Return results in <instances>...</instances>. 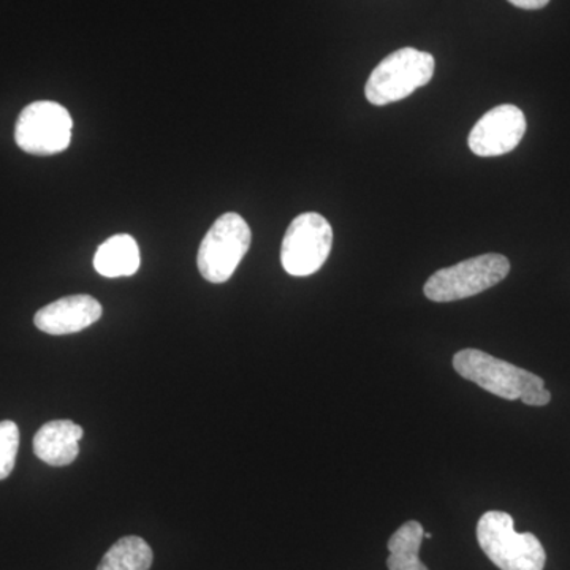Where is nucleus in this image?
<instances>
[{
  "instance_id": "obj_1",
  "label": "nucleus",
  "mask_w": 570,
  "mask_h": 570,
  "mask_svg": "<svg viewBox=\"0 0 570 570\" xmlns=\"http://www.w3.org/2000/svg\"><path fill=\"white\" fill-rule=\"evenodd\" d=\"M453 367L461 377L504 400H521L527 406H547L551 401L542 377L478 348L455 354Z\"/></svg>"
},
{
  "instance_id": "obj_2",
  "label": "nucleus",
  "mask_w": 570,
  "mask_h": 570,
  "mask_svg": "<svg viewBox=\"0 0 570 570\" xmlns=\"http://www.w3.org/2000/svg\"><path fill=\"white\" fill-rule=\"evenodd\" d=\"M480 549L501 570H543L547 553L531 532L515 531L508 512L490 510L478 524Z\"/></svg>"
},
{
  "instance_id": "obj_3",
  "label": "nucleus",
  "mask_w": 570,
  "mask_h": 570,
  "mask_svg": "<svg viewBox=\"0 0 570 570\" xmlns=\"http://www.w3.org/2000/svg\"><path fill=\"white\" fill-rule=\"evenodd\" d=\"M434 58L415 48H401L381 61L367 78L366 99L377 107L400 102L433 80Z\"/></svg>"
},
{
  "instance_id": "obj_4",
  "label": "nucleus",
  "mask_w": 570,
  "mask_h": 570,
  "mask_svg": "<svg viewBox=\"0 0 570 570\" xmlns=\"http://www.w3.org/2000/svg\"><path fill=\"white\" fill-rule=\"evenodd\" d=\"M510 262L501 254H485L439 269L426 281L423 292L434 303L459 302L489 291L504 281Z\"/></svg>"
},
{
  "instance_id": "obj_5",
  "label": "nucleus",
  "mask_w": 570,
  "mask_h": 570,
  "mask_svg": "<svg viewBox=\"0 0 570 570\" xmlns=\"http://www.w3.org/2000/svg\"><path fill=\"white\" fill-rule=\"evenodd\" d=\"M253 234L239 214L225 213L209 228L198 249V272L214 284L227 283L249 250Z\"/></svg>"
},
{
  "instance_id": "obj_6",
  "label": "nucleus",
  "mask_w": 570,
  "mask_h": 570,
  "mask_svg": "<svg viewBox=\"0 0 570 570\" xmlns=\"http://www.w3.org/2000/svg\"><path fill=\"white\" fill-rule=\"evenodd\" d=\"M332 246L333 228L328 220L318 213H303L285 232L281 262L291 276H311L324 266Z\"/></svg>"
},
{
  "instance_id": "obj_7",
  "label": "nucleus",
  "mask_w": 570,
  "mask_h": 570,
  "mask_svg": "<svg viewBox=\"0 0 570 570\" xmlns=\"http://www.w3.org/2000/svg\"><path fill=\"white\" fill-rule=\"evenodd\" d=\"M70 112L61 104L40 100L21 111L14 127V141L33 156H52L66 151L71 141Z\"/></svg>"
},
{
  "instance_id": "obj_8",
  "label": "nucleus",
  "mask_w": 570,
  "mask_h": 570,
  "mask_svg": "<svg viewBox=\"0 0 570 570\" xmlns=\"http://www.w3.org/2000/svg\"><path fill=\"white\" fill-rule=\"evenodd\" d=\"M527 134V118L515 105H499L482 116L468 138L469 148L480 157L513 151Z\"/></svg>"
},
{
  "instance_id": "obj_9",
  "label": "nucleus",
  "mask_w": 570,
  "mask_h": 570,
  "mask_svg": "<svg viewBox=\"0 0 570 570\" xmlns=\"http://www.w3.org/2000/svg\"><path fill=\"white\" fill-rule=\"evenodd\" d=\"M102 313V305L94 296L71 295L41 307L33 324L48 335H71L96 324Z\"/></svg>"
},
{
  "instance_id": "obj_10",
  "label": "nucleus",
  "mask_w": 570,
  "mask_h": 570,
  "mask_svg": "<svg viewBox=\"0 0 570 570\" xmlns=\"http://www.w3.org/2000/svg\"><path fill=\"white\" fill-rule=\"evenodd\" d=\"M82 428L71 420L45 423L33 438V453L50 466H69L80 453Z\"/></svg>"
},
{
  "instance_id": "obj_11",
  "label": "nucleus",
  "mask_w": 570,
  "mask_h": 570,
  "mask_svg": "<svg viewBox=\"0 0 570 570\" xmlns=\"http://www.w3.org/2000/svg\"><path fill=\"white\" fill-rule=\"evenodd\" d=\"M140 262V247L130 235L111 236L94 255V268L105 277L132 276Z\"/></svg>"
},
{
  "instance_id": "obj_12",
  "label": "nucleus",
  "mask_w": 570,
  "mask_h": 570,
  "mask_svg": "<svg viewBox=\"0 0 570 570\" xmlns=\"http://www.w3.org/2000/svg\"><path fill=\"white\" fill-rule=\"evenodd\" d=\"M425 538L419 521H407L389 540V570H430L420 561L419 551Z\"/></svg>"
},
{
  "instance_id": "obj_13",
  "label": "nucleus",
  "mask_w": 570,
  "mask_h": 570,
  "mask_svg": "<svg viewBox=\"0 0 570 570\" xmlns=\"http://www.w3.org/2000/svg\"><path fill=\"white\" fill-rule=\"evenodd\" d=\"M153 550L145 539L127 535L119 539L105 553L97 570H149L153 566Z\"/></svg>"
},
{
  "instance_id": "obj_14",
  "label": "nucleus",
  "mask_w": 570,
  "mask_h": 570,
  "mask_svg": "<svg viewBox=\"0 0 570 570\" xmlns=\"http://www.w3.org/2000/svg\"><path fill=\"white\" fill-rule=\"evenodd\" d=\"M20 430L11 420L0 422V480L9 478L17 463Z\"/></svg>"
},
{
  "instance_id": "obj_15",
  "label": "nucleus",
  "mask_w": 570,
  "mask_h": 570,
  "mask_svg": "<svg viewBox=\"0 0 570 570\" xmlns=\"http://www.w3.org/2000/svg\"><path fill=\"white\" fill-rule=\"evenodd\" d=\"M508 2L523 10H540L549 6L550 0H508Z\"/></svg>"
}]
</instances>
